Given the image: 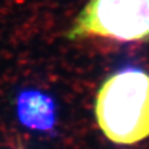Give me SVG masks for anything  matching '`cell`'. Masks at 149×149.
<instances>
[{
	"label": "cell",
	"mask_w": 149,
	"mask_h": 149,
	"mask_svg": "<svg viewBox=\"0 0 149 149\" xmlns=\"http://www.w3.org/2000/svg\"><path fill=\"white\" fill-rule=\"evenodd\" d=\"M96 119L113 143L132 145L149 136V75L127 68L109 76L96 97Z\"/></svg>",
	"instance_id": "cell-1"
},
{
	"label": "cell",
	"mask_w": 149,
	"mask_h": 149,
	"mask_svg": "<svg viewBox=\"0 0 149 149\" xmlns=\"http://www.w3.org/2000/svg\"><path fill=\"white\" fill-rule=\"evenodd\" d=\"M69 40H149V0H88L66 33Z\"/></svg>",
	"instance_id": "cell-2"
},
{
	"label": "cell",
	"mask_w": 149,
	"mask_h": 149,
	"mask_svg": "<svg viewBox=\"0 0 149 149\" xmlns=\"http://www.w3.org/2000/svg\"><path fill=\"white\" fill-rule=\"evenodd\" d=\"M18 114L22 124L36 129H49L55 122L53 101L36 91H28L20 94Z\"/></svg>",
	"instance_id": "cell-3"
}]
</instances>
